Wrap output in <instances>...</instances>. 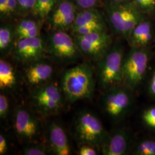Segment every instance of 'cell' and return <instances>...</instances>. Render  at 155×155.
<instances>
[{
    "instance_id": "obj_25",
    "label": "cell",
    "mask_w": 155,
    "mask_h": 155,
    "mask_svg": "<svg viewBox=\"0 0 155 155\" xmlns=\"http://www.w3.org/2000/svg\"><path fill=\"white\" fill-rule=\"evenodd\" d=\"M141 117L145 127L155 131V106L145 109L143 111Z\"/></svg>"
},
{
    "instance_id": "obj_26",
    "label": "cell",
    "mask_w": 155,
    "mask_h": 155,
    "mask_svg": "<svg viewBox=\"0 0 155 155\" xmlns=\"http://www.w3.org/2000/svg\"><path fill=\"white\" fill-rule=\"evenodd\" d=\"M10 109L9 100L4 92L0 94V118L1 120H5L9 116Z\"/></svg>"
},
{
    "instance_id": "obj_19",
    "label": "cell",
    "mask_w": 155,
    "mask_h": 155,
    "mask_svg": "<svg viewBox=\"0 0 155 155\" xmlns=\"http://www.w3.org/2000/svg\"><path fill=\"white\" fill-rule=\"evenodd\" d=\"M16 38L15 28L10 25H2L0 27V51L2 55L8 53Z\"/></svg>"
},
{
    "instance_id": "obj_21",
    "label": "cell",
    "mask_w": 155,
    "mask_h": 155,
    "mask_svg": "<svg viewBox=\"0 0 155 155\" xmlns=\"http://www.w3.org/2000/svg\"><path fill=\"white\" fill-rule=\"evenodd\" d=\"M131 152L134 155H155V139L139 140L133 144Z\"/></svg>"
},
{
    "instance_id": "obj_13",
    "label": "cell",
    "mask_w": 155,
    "mask_h": 155,
    "mask_svg": "<svg viewBox=\"0 0 155 155\" xmlns=\"http://www.w3.org/2000/svg\"><path fill=\"white\" fill-rule=\"evenodd\" d=\"M47 147L50 152L56 155L72 154V148L64 127L60 124L52 121L46 128Z\"/></svg>"
},
{
    "instance_id": "obj_29",
    "label": "cell",
    "mask_w": 155,
    "mask_h": 155,
    "mask_svg": "<svg viewBox=\"0 0 155 155\" xmlns=\"http://www.w3.org/2000/svg\"><path fill=\"white\" fill-rule=\"evenodd\" d=\"M147 90L150 96L155 100V68L152 70L149 78Z\"/></svg>"
},
{
    "instance_id": "obj_3",
    "label": "cell",
    "mask_w": 155,
    "mask_h": 155,
    "mask_svg": "<svg viewBox=\"0 0 155 155\" xmlns=\"http://www.w3.org/2000/svg\"><path fill=\"white\" fill-rule=\"evenodd\" d=\"M125 55L124 47L116 43L111 46L104 56L97 61V82L103 91L122 84Z\"/></svg>"
},
{
    "instance_id": "obj_7",
    "label": "cell",
    "mask_w": 155,
    "mask_h": 155,
    "mask_svg": "<svg viewBox=\"0 0 155 155\" xmlns=\"http://www.w3.org/2000/svg\"><path fill=\"white\" fill-rule=\"evenodd\" d=\"M150 58L147 48H131L124 60L122 84L132 91L137 89L147 75Z\"/></svg>"
},
{
    "instance_id": "obj_33",
    "label": "cell",
    "mask_w": 155,
    "mask_h": 155,
    "mask_svg": "<svg viewBox=\"0 0 155 155\" xmlns=\"http://www.w3.org/2000/svg\"><path fill=\"white\" fill-rule=\"evenodd\" d=\"M8 1L9 0H0V14L1 17H5Z\"/></svg>"
},
{
    "instance_id": "obj_12",
    "label": "cell",
    "mask_w": 155,
    "mask_h": 155,
    "mask_svg": "<svg viewBox=\"0 0 155 155\" xmlns=\"http://www.w3.org/2000/svg\"><path fill=\"white\" fill-rule=\"evenodd\" d=\"M132 137L125 128H118L111 132L101 148L104 155H125L132 149Z\"/></svg>"
},
{
    "instance_id": "obj_18",
    "label": "cell",
    "mask_w": 155,
    "mask_h": 155,
    "mask_svg": "<svg viewBox=\"0 0 155 155\" xmlns=\"http://www.w3.org/2000/svg\"><path fill=\"white\" fill-rule=\"evenodd\" d=\"M41 27L39 22L29 19L23 20L15 28L16 38L17 40L31 38L40 36Z\"/></svg>"
},
{
    "instance_id": "obj_31",
    "label": "cell",
    "mask_w": 155,
    "mask_h": 155,
    "mask_svg": "<svg viewBox=\"0 0 155 155\" xmlns=\"http://www.w3.org/2000/svg\"><path fill=\"white\" fill-rule=\"evenodd\" d=\"M19 7L24 10H33L35 8L36 0H17Z\"/></svg>"
},
{
    "instance_id": "obj_2",
    "label": "cell",
    "mask_w": 155,
    "mask_h": 155,
    "mask_svg": "<svg viewBox=\"0 0 155 155\" xmlns=\"http://www.w3.org/2000/svg\"><path fill=\"white\" fill-rule=\"evenodd\" d=\"M106 12L113 30L127 40L133 29L145 18L144 12L133 1L109 2Z\"/></svg>"
},
{
    "instance_id": "obj_9",
    "label": "cell",
    "mask_w": 155,
    "mask_h": 155,
    "mask_svg": "<svg viewBox=\"0 0 155 155\" xmlns=\"http://www.w3.org/2000/svg\"><path fill=\"white\" fill-rule=\"evenodd\" d=\"M13 127L18 140L25 144L38 141L42 133L39 118L23 106H18L15 110Z\"/></svg>"
},
{
    "instance_id": "obj_20",
    "label": "cell",
    "mask_w": 155,
    "mask_h": 155,
    "mask_svg": "<svg viewBox=\"0 0 155 155\" xmlns=\"http://www.w3.org/2000/svg\"><path fill=\"white\" fill-rule=\"evenodd\" d=\"M75 3L68 0H63L59 4L50 18V24L52 28L63 18L73 12L76 11Z\"/></svg>"
},
{
    "instance_id": "obj_35",
    "label": "cell",
    "mask_w": 155,
    "mask_h": 155,
    "mask_svg": "<svg viewBox=\"0 0 155 155\" xmlns=\"http://www.w3.org/2000/svg\"><path fill=\"white\" fill-rule=\"evenodd\" d=\"M127 0H108L109 2H121Z\"/></svg>"
},
{
    "instance_id": "obj_32",
    "label": "cell",
    "mask_w": 155,
    "mask_h": 155,
    "mask_svg": "<svg viewBox=\"0 0 155 155\" xmlns=\"http://www.w3.org/2000/svg\"><path fill=\"white\" fill-rule=\"evenodd\" d=\"M19 6L17 0H9L6 8V16H10L16 11L17 8Z\"/></svg>"
},
{
    "instance_id": "obj_8",
    "label": "cell",
    "mask_w": 155,
    "mask_h": 155,
    "mask_svg": "<svg viewBox=\"0 0 155 155\" xmlns=\"http://www.w3.org/2000/svg\"><path fill=\"white\" fill-rule=\"evenodd\" d=\"M46 48L53 59L61 63L74 62L82 54L74 38L64 30L56 29L51 33Z\"/></svg>"
},
{
    "instance_id": "obj_15",
    "label": "cell",
    "mask_w": 155,
    "mask_h": 155,
    "mask_svg": "<svg viewBox=\"0 0 155 155\" xmlns=\"http://www.w3.org/2000/svg\"><path fill=\"white\" fill-rule=\"evenodd\" d=\"M153 39L151 21L145 18L134 28L127 40L131 48H147Z\"/></svg>"
},
{
    "instance_id": "obj_11",
    "label": "cell",
    "mask_w": 155,
    "mask_h": 155,
    "mask_svg": "<svg viewBox=\"0 0 155 155\" xmlns=\"http://www.w3.org/2000/svg\"><path fill=\"white\" fill-rule=\"evenodd\" d=\"M46 51L45 41L39 36L17 40L13 55L18 61L29 64L44 59Z\"/></svg>"
},
{
    "instance_id": "obj_23",
    "label": "cell",
    "mask_w": 155,
    "mask_h": 155,
    "mask_svg": "<svg viewBox=\"0 0 155 155\" xmlns=\"http://www.w3.org/2000/svg\"><path fill=\"white\" fill-rule=\"evenodd\" d=\"M56 0H36L35 13L41 18L45 19L52 11Z\"/></svg>"
},
{
    "instance_id": "obj_1",
    "label": "cell",
    "mask_w": 155,
    "mask_h": 155,
    "mask_svg": "<svg viewBox=\"0 0 155 155\" xmlns=\"http://www.w3.org/2000/svg\"><path fill=\"white\" fill-rule=\"evenodd\" d=\"M60 86L66 100L70 103L90 99L95 86L92 67L83 63L67 69L61 76Z\"/></svg>"
},
{
    "instance_id": "obj_27",
    "label": "cell",
    "mask_w": 155,
    "mask_h": 155,
    "mask_svg": "<svg viewBox=\"0 0 155 155\" xmlns=\"http://www.w3.org/2000/svg\"><path fill=\"white\" fill-rule=\"evenodd\" d=\"M78 149V155H97L98 154L97 148L87 144H80Z\"/></svg>"
},
{
    "instance_id": "obj_34",
    "label": "cell",
    "mask_w": 155,
    "mask_h": 155,
    "mask_svg": "<svg viewBox=\"0 0 155 155\" xmlns=\"http://www.w3.org/2000/svg\"><path fill=\"white\" fill-rule=\"evenodd\" d=\"M148 8V12L153 11L155 9V0H147Z\"/></svg>"
},
{
    "instance_id": "obj_30",
    "label": "cell",
    "mask_w": 155,
    "mask_h": 155,
    "mask_svg": "<svg viewBox=\"0 0 155 155\" xmlns=\"http://www.w3.org/2000/svg\"><path fill=\"white\" fill-rule=\"evenodd\" d=\"M98 0H73L75 4L83 9L93 8L96 5Z\"/></svg>"
},
{
    "instance_id": "obj_14",
    "label": "cell",
    "mask_w": 155,
    "mask_h": 155,
    "mask_svg": "<svg viewBox=\"0 0 155 155\" xmlns=\"http://www.w3.org/2000/svg\"><path fill=\"white\" fill-rule=\"evenodd\" d=\"M54 72L52 64L44 59L28 64L24 78L29 87L35 88L50 82Z\"/></svg>"
},
{
    "instance_id": "obj_6",
    "label": "cell",
    "mask_w": 155,
    "mask_h": 155,
    "mask_svg": "<svg viewBox=\"0 0 155 155\" xmlns=\"http://www.w3.org/2000/svg\"><path fill=\"white\" fill-rule=\"evenodd\" d=\"M29 98L35 110L45 117L58 113L66 101L61 86L53 82L33 88Z\"/></svg>"
},
{
    "instance_id": "obj_5",
    "label": "cell",
    "mask_w": 155,
    "mask_h": 155,
    "mask_svg": "<svg viewBox=\"0 0 155 155\" xmlns=\"http://www.w3.org/2000/svg\"><path fill=\"white\" fill-rule=\"evenodd\" d=\"M132 91L121 84L104 92L101 102V108L111 121L120 122L129 113L133 104Z\"/></svg>"
},
{
    "instance_id": "obj_4",
    "label": "cell",
    "mask_w": 155,
    "mask_h": 155,
    "mask_svg": "<svg viewBox=\"0 0 155 155\" xmlns=\"http://www.w3.org/2000/svg\"><path fill=\"white\" fill-rule=\"evenodd\" d=\"M72 130L79 144H90L100 150L108 136L100 118L89 110L78 113L74 120Z\"/></svg>"
},
{
    "instance_id": "obj_24",
    "label": "cell",
    "mask_w": 155,
    "mask_h": 155,
    "mask_svg": "<svg viewBox=\"0 0 155 155\" xmlns=\"http://www.w3.org/2000/svg\"><path fill=\"white\" fill-rule=\"evenodd\" d=\"M74 35H82L95 32L106 31L105 22L95 23L93 24L86 25L72 30Z\"/></svg>"
},
{
    "instance_id": "obj_17",
    "label": "cell",
    "mask_w": 155,
    "mask_h": 155,
    "mask_svg": "<svg viewBox=\"0 0 155 155\" xmlns=\"http://www.w3.org/2000/svg\"><path fill=\"white\" fill-rule=\"evenodd\" d=\"M105 22L102 14L97 9L90 8L83 9L77 13L71 29L89 24Z\"/></svg>"
},
{
    "instance_id": "obj_28",
    "label": "cell",
    "mask_w": 155,
    "mask_h": 155,
    "mask_svg": "<svg viewBox=\"0 0 155 155\" xmlns=\"http://www.w3.org/2000/svg\"><path fill=\"white\" fill-rule=\"evenodd\" d=\"M9 150V143L8 137L3 133L0 134V155L8 153Z\"/></svg>"
},
{
    "instance_id": "obj_22",
    "label": "cell",
    "mask_w": 155,
    "mask_h": 155,
    "mask_svg": "<svg viewBox=\"0 0 155 155\" xmlns=\"http://www.w3.org/2000/svg\"><path fill=\"white\" fill-rule=\"evenodd\" d=\"M50 152L47 145L38 141L25 144L21 151L22 155H45L49 154Z\"/></svg>"
},
{
    "instance_id": "obj_16",
    "label": "cell",
    "mask_w": 155,
    "mask_h": 155,
    "mask_svg": "<svg viewBox=\"0 0 155 155\" xmlns=\"http://www.w3.org/2000/svg\"><path fill=\"white\" fill-rule=\"evenodd\" d=\"M17 86L16 73L13 65L3 59L0 60V89L1 92L15 91Z\"/></svg>"
},
{
    "instance_id": "obj_10",
    "label": "cell",
    "mask_w": 155,
    "mask_h": 155,
    "mask_svg": "<svg viewBox=\"0 0 155 155\" xmlns=\"http://www.w3.org/2000/svg\"><path fill=\"white\" fill-rule=\"evenodd\" d=\"M82 54L95 61L102 58L111 46V38L106 31L74 35Z\"/></svg>"
}]
</instances>
